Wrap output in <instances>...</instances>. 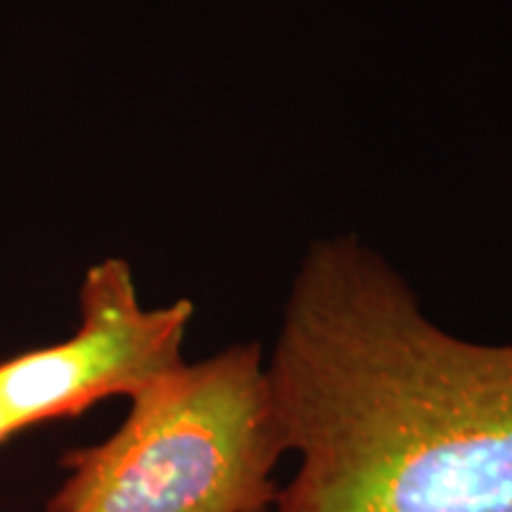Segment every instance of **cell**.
<instances>
[{"label": "cell", "instance_id": "3", "mask_svg": "<svg viewBox=\"0 0 512 512\" xmlns=\"http://www.w3.org/2000/svg\"><path fill=\"white\" fill-rule=\"evenodd\" d=\"M81 325L53 347L0 363V422L10 437L48 420L74 418L110 396L133 399L183 363L195 306L188 299L145 309L124 259L88 268Z\"/></svg>", "mask_w": 512, "mask_h": 512}, {"label": "cell", "instance_id": "2", "mask_svg": "<svg viewBox=\"0 0 512 512\" xmlns=\"http://www.w3.org/2000/svg\"><path fill=\"white\" fill-rule=\"evenodd\" d=\"M287 451L259 344L181 363L138 392L112 437L62 458L46 512H266Z\"/></svg>", "mask_w": 512, "mask_h": 512}, {"label": "cell", "instance_id": "1", "mask_svg": "<svg viewBox=\"0 0 512 512\" xmlns=\"http://www.w3.org/2000/svg\"><path fill=\"white\" fill-rule=\"evenodd\" d=\"M266 373L299 453L275 512H512V342L439 328L354 235L309 245Z\"/></svg>", "mask_w": 512, "mask_h": 512}]
</instances>
